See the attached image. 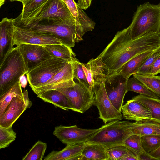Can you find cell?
<instances>
[{"label":"cell","instance_id":"e575fe53","mask_svg":"<svg viewBox=\"0 0 160 160\" xmlns=\"http://www.w3.org/2000/svg\"><path fill=\"white\" fill-rule=\"evenodd\" d=\"M160 56V47L156 49L145 61L137 74H149L151 69L157 59Z\"/></svg>","mask_w":160,"mask_h":160},{"label":"cell","instance_id":"ba28073f","mask_svg":"<svg viewBox=\"0 0 160 160\" xmlns=\"http://www.w3.org/2000/svg\"><path fill=\"white\" fill-rule=\"evenodd\" d=\"M68 98L72 110L83 113L94 105V94L93 90L78 82L72 86L58 88Z\"/></svg>","mask_w":160,"mask_h":160},{"label":"cell","instance_id":"5b68a950","mask_svg":"<svg viewBox=\"0 0 160 160\" xmlns=\"http://www.w3.org/2000/svg\"><path fill=\"white\" fill-rule=\"evenodd\" d=\"M132 123L119 120L111 121L101 127L86 143L100 144L107 149L122 145L124 140L132 135L130 128Z\"/></svg>","mask_w":160,"mask_h":160},{"label":"cell","instance_id":"ab89813d","mask_svg":"<svg viewBox=\"0 0 160 160\" xmlns=\"http://www.w3.org/2000/svg\"><path fill=\"white\" fill-rule=\"evenodd\" d=\"M138 160H156L149 153H139L138 155Z\"/></svg>","mask_w":160,"mask_h":160},{"label":"cell","instance_id":"836d02e7","mask_svg":"<svg viewBox=\"0 0 160 160\" xmlns=\"http://www.w3.org/2000/svg\"><path fill=\"white\" fill-rule=\"evenodd\" d=\"M131 152L122 145L115 146L107 150L108 160H123Z\"/></svg>","mask_w":160,"mask_h":160},{"label":"cell","instance_id":"d590c367","mask_svg":"<svg viewBox=\"0 0 160 160\" xmlns=\"http://www.w3.org/2000/svg\"><path fill=\"white\" fill-rule=\"evenodd\" d=\"M75 64L73 75L74 79H76L78 82L89 88L88 83L82 66V63L76 58H75Z\"/></svg>","mask_w":160,"mask_h":160},{"label":"cell","instance_id":"4316f807","mask_svg":"<svg viewBox=\"0 0 160 160\" xmlns=\"http://www.w3.org/2000/svg\"><path fill=\"white\" fill-rule=\"evenodd\" d=\"M21 87V84L19 81L0 96V117L2 116L7 107L14 97L23 96Z\"/></svg>","mask_w":160,"mask_h":160},{"label":"cell","instance_id":"ee69618b","mask_svg":"<svg viewBox=\"0 0 160 160\" xmlns=\"http://www.w3.org/2000/svg\"><path fill=\"white\" fill-rule=\"evenodd\" d=\"M10 0L12 2H13L14 1H19V2H22V1L23 0Z\"/></svg>","mask_w":160,"mask_h":160},{"label":"cell","instance_id":"cb8c5ba5","mask_svg":"<svg viewBox=\"0 0 160 160\" xmlns=\"http://www.w3.org/2000/svg\"><path fill=\"white\" fill-rule=\"evenodd\" d=\"M86 144L80 160H108L107 149L105 147L98 144Z\"/></svg>","mask_w":160,"mask_h":160},{"label":"cell","instance_id":"f1b7e54d","mask_svg":"<svg viewBox=\"0 0 160 160\" xmlns=\"http://www.w3.org/2000/svg\"><path fill=\"white\" fill-rule=\"evenodd\" d=\"M133 76L143 84L149 90L160 98V76L151 74H135Z\"/></svg>","mask_w":160,"mask_h":160},{"label":"cell","instance_id":"ffe728a7","mask_svg":"<svg viewBox=\"0 0 160 160\" xmlns=\"http://www.w3.org/2000/svg\"><path fill=\"white\" fill-rule=\"evenodd\" d=\"M155 50L144 52L129 60L122 67L118 75H121L128 80L131 75L137 74L145 61Z\"/></svg>","mask_w":160,"mask_h":160},{"label":"cell","instance_id":"d4e9b609","mask_svg":"<svg viewBox=\"0 0 160 160\" xmlns=\"http://www.w3.org/2000/svg\"><path fill=\"white\" fill-rule=\"evenodd\" d=\"M53 58H59L68 62L72 61L76 54L71 48L62 44H52L43 46Z\"/></svg>","mask_w":160,"mask_h":160},{"label":"cell","instance_id":"7a4b0ae2","mask_svg":"<svg viewBox=\"0 0 160 160\" xmlns=\"http://www.w3.org/2000/svg\"><path fill=\"white\" fill-rule=\"evenodd\" d=\"M14 25L38 33L51 35L59 39L62 44L71 48L82 40L87 32L74 19H67L58 17L19 22L13 20Z\"/></svg>","mask_w":160,"mask_h":160},{"label":"cell","instance_id":"9a60e30c","mask_svg":"<svg viewBox=\"0 0 160 160\" xmlns=\"http://www.w3.org/2000/svg\"><path fill=\"white\" fill-rule=\"evenodd\" d=\"M127 80L121 75L116 76L110 82L106 81L105 88L108 96L115 108L121 112L126 90Z\"/></svg>","mask_w":160,"mask_h":160},{"label":"cell","instance_id":"e0dca14e","mask_svg":"<svg viewBox=\"0 0 160 160\" xmlns=\"http://www.w3.org/2000/svg\"><path fill=\"white\" fill-rule=\"evenodd\" d=\"M14 27L13 19L4 18L0 22V63L14 47L12 43Z\"/></svg>","mask_w":160,"mask_h":160},{"label":"cell","instance_id":"3957f363","mask_svg":"<svg viewBox=\"0 0 160 160\" xmlns=\"http://www.w3.org/2000/svg\"><path fill=\"white\" fill-rule=\"evenodd\" d=\"M130 26L132 40L151 33H159L160 3L152 4L146 2L138 6Z\"/></svg>","mask_w":160,"mask_h":160},{"label":"cell","instance_id":"4fadbf2b","mask_svg":"<svg viewBox=\"0 0 160 160\" xmlns=\"http://www.w3.org/2000/svg\"><path fill=\"white\" fill-rule=\"evenodd\" d=\"M59 44H62L61 41L52 36L38 33L15 26L12 43L13 47L14 45L22 44L44 46Z\"/></svg>","mask_w":160,"mask_h":160},{"label":"cell","instance_id":"f6af8a7d","mask_svg":"<svg viewBox=\"0 0 160 160\" xmlns=\"http://www.w3.org/2000/svg\"><path fill=\"white\" fill-rule=\"evenodd\" d=\"M159 33H160V32H159Z\"/></svg>","mask_w":160,"mask_h":160},{"label":"cell","instance_id":"8d00e7d4","mask_svg":"<svg viewBox=\"0 0 160 160\" xmlns=\"http://www.w3.org/2000/svg\"><path fill=\"white\" fill-rule=\"evenodd\" d=\"M47 0H23L21 2L23 9L20 14L23 15L30 13L36 9Z\"/></svg>","mask_w":160,"mask_h":160},{"label":"cell","instance_id":"484cf974","mask_svg":"<svg viewBox=\"0 0 160 160\" xmlns=\"http://www.w3.org/2000/svg\"><path fill=\"white\" fill-rule=\"evenodd\" d=\"M132 98L141 103L151 111L152 120L160 122V99H156L140 94Z\"/></svg>","mask_w":160,"mask_h":160},{"label":"cell","instance_id":"60d3db41","mask_svg":"<svg viewBox=\"0 0 160 160\" xmlns=\"http://www.w3.org/2000/svg\"><path fill=\"white\" fill-rule=\"evenodd\" d=\"M149 154L156 160H160V146L157 149Z\"/></svg>","mask_w":160,"mask_h":160},{"label":"cell","instance_id":"d6a6232c","mask_svg":"<svg viewBox=\"0 0 160 160\" xmlns=\"http://www.w3.org/2000/svg\"><path fill=\"white\" fill-rule=\"evenodd\" d=\"M16 138V133L12 127L5 128L0 127V149L9 146Z\"/></svg>","mask_w":160,"mask_h":160},{"label":"cell","instance_id":"7c38bea8","mask_svg":"<svg viewBox=\"0 0 160 160\" xmlns=\"http://www.w3.org/2000/svg\"><path fill=\"white\" fill-rule=\"evenodd\" d=\"M32 105L27 90L23 92V96L14 97L0 117V127L5 128L12 127L23 112Z\"/></svg>","mask_w":160,"mask_h":160},{"label":"cell","instance_id":"8992f818","mask_svg":"<svg viewBox=\"0 0 160 160\" xmlns=\"http://www.w3.org/2000/svg\"><path fill=\"white\" fill-rule=\"evenodd\" d=\"M55 17L67 19H74L62 0H47L32 12L23 15L20 14L13 19L15 21L25 22Z\"/></svg>","mask_w":160,"mask_h":160},{"label":"cell","instance_id":"83f0119b","mask_svg":"<svg viewBox=\"0 0 160 160\" xmlns=\"http://www.w3.org/2000/svg\"><path fill=\"white\" fill-rule=\"evenodd\" d=\"M127 92L132 91L149 97L160 99L156 94L149 90L143 84L133 77L129 78L126 83Z\"/></svg>","mask_w":160,"mask_h":160},{"label":"cell","instance_id":"f546056e","mask_svg":"<svg viewBox=\"0 0 160 160\" xmlns=\"http://www.w3.org/2000/svg\"><path fill=\"white\" fill-rule=\"evenodd\" d=\"M122 145L132 151L138 158L139 153H147L142 147L141 136L139 135L132 134L129 135L124 140Z\"/></svg>","mask_w":160,"mask_h":160},{"label":"cell","instance_id":"4dcf8cb0","mask_svg":"<svg viewBox=\"0 0 160 160\" xmlns=\"http://www.w3.org/2000/svg\"><path fill=\"white\" fill-rule=\"evenodd\" d=\"M47 148V144L38 140L32 146L22 160H42Z\"/></svg>","mask_w":160,"mask_h":160},{"label":"cell","instance_id":"b9f144b4","mask_svg":"<svg viewBox=\"0 0 160 160\" xmlns=\"http://www.w3.org/2000/svg\"><path fill=\"white\" fill-rule=\"evenodd\" d=\"M20 82L22 87L25 88L27 84V81L24 75L22 76L20 79Z\"/></svg>","mask_w":160,"mask_h":160},{"label":"cell","instance_id":"5bb4252c","mask_svg":"<svg viewBox=\"0 0 160 160\" xmlns=\"http://www.w3.org/2000/svg\"><path fill=\"white\" fill-rule=\"evenodd\" d=\"M17 46L24 60L28 72L44 61L52 58L43 46L31 44H22Z\"/></svg>","mask_w":160,"mask_h":160},{"label":"cell","instance_id":"52a82bcc","mask_svg":"<svg viewBox=\"0 0 160 160\" xmlns=\"http://www.w3.org/2000/svg\"><path fill=\"white\" fill-rule=\"evenodd\" d=\"M69 62L59 58H51L32 68L26 74L31 88L46 82Z\"/></svg>","mask_w":160,"mask_h":160},{"label":"cell","instance_id":"74e56055","mask_svg":"<svg viewBox=\"0 0 160 160\" xmlns=\"http://www.w3.org/2000/svg\"><path fill=\"white\" fill-rule=\"evenodd\" d=\"M160 73V56L154 62L150 70V74L156 75Z\"/></svg>","mask_w":160,"mask_h":160},{"label":"cell","instance_id":"603a6c76","mask_svg":"<svg viewBox=\"0 0 160 160\" xmlns=\"http://www.w3.org/2000/svg\"><path fill=\"white\" fill-rule=\"evenodd\" d=\"M130 129L131 134L160 135V122L150 119L135 121Z\"/></svg>","mask_w":160,"mask_h":160},{"label":"cell","instance_id":"7bdbcfd3","mask_svg":"<svg viewBox=\"0 0 160 160\" xmlns=\"http://www.w3.org/2000/svg\"><path fill=\"white\" fill-rule=\"evenodd\" d=\"M5 0H0V7H1L5 3Z\"/></svg>","mask_w":160,"mask_h":160},{"label":"cell","instance_id":"6da1fadb","mask_svg":"<svg viewBox=\"0 0 160 160\" xmlns=\"http://www.w3.org/2000/svg\"><path fill=\"white\" fill-rule=\"evenodd\" d=\"M130 26L119 31L105 49L97 57L107 73L108 82L118 75L123 65L129 60L144 51L142 44L132 40Z\"/></svg>","mask_w":160,"mask_h":160},{"label":"cell","instance_id":"30bf717a","mask_svg":"<svg viewBox=\"0 0 160 160\" xmlns=\"http://www.w3.org/2000/svg\"><path fill=\"white\" fill-rule=\"evenodd\" d=\"M100 129H85L79 128L76 125H60L55 128L53 134L63 143L76 145L86 142Z\"/></svg>","mask_w":160,"mask_h":160},{"label":"cell","instance_id":"9c48e42d","mask_svg":"<svg viewBox=\"0 0 160 160\" xmlns=\"http://www.w3.org/2000/svg\"><path fill=\"white\" fill-rule=\"evenodd\" d=\"M106 82L95 85L93 89L94 94V105L98 110V118L105 124L114 120H122L124 118L121 112L115 108L109 99L105 89Z\"/></svg>","mask_w":160,"mask_h":160},{"label":"cell","instance_id":"7402d4cb","mask_svg":"<svg viewBox=\"0 0 160 160\" xmlns=\"http://www.w3.org/2000/svg\"><path fill=\"white\" fill-rule=\"evenodd\" d=\"M37 95L45 102L51 103L55 107L65 110H72V105L67 97L56 90L47 91Z\"/></svg>","mask_w":160,"mask_h":160},{"label":"cell","instance_id":"2e32d148","mask_svg":"<svg viewBox=\"0 0 160 160\" xmlns=\"http://www.w3.org/2000/svg\"><path fill=\"white\" fill-rule=\"evenodd\" d=\"M82 65L91 90L95 85L107 80V73L98 58L91 59L87 63H82Z\"/></svg>","mask_w":160,"mask_h":160},{"label":"cell","instance_id":"277c9868","mask_svg":"<svg viewBox=\"0 0 160 160\" xmlns=\"http://www.w3.org/2000/svg\"><path fill=\"white\" fill-rule=\"evenodd\" d=\"M28 72L23 57L17 46L14 47L0 63V96Z\"/></svg>","mask_w":160,"mask_h":160},{"label":"cell","instance_id":"ac0fdd59","mask_svg":"<svg viewBox=\"0 0 160 160\" xmlns=\"http://www.w3.org/2000/svg\"><path fill=\"white\" fill-rule=\"evenodd\" d=\"M121 112L124 118L128 120L138 121L152 119L151 111L133 98L122 105Z\"/></svg>","mask_w":160,"mask_h":160},{"label":"cell","instance_id":"d6986e66","mask_svg":"<svg viewBox=\"0 0 160 160\" xmlns=\"http://www.w3.org/2000/svg\"><path fill=\"white\" fill-rule=\"evenodd\" d=\"M86 143L76 145H66L60 151H53L46 156L44 160H80Z\"/></svg>","mask_w":160,"mask_h":160},{"label":"cell","instance_id":"1f68e13d","mask_svg":"<svg viewBox=\"0 0 160 160\" xmlns=\"http://www.w3.org/2000/svg\"><path fill=\"white\" fill-rule=\"evenodd\" d=\"M141 141L144 150L148 153L155 150L160 146V135L142 136Z\"/></svg>","mask_w":160,"mask_h":160},{"label":"cell","instance_id":"f35d334b","mask_svg":"<svg viewBox=\"0 0 160 160\" xmlns=\"http://www.w3.org/2000/svg\"><path fill=\"white\" fill-rule=\"evenodd\" d=\"M92 0H78V5L82 10L87 9L91 5Z\"/></svg>","mask_w":160,"mask_h":160},{"label":"cell","instance_id":"44dd1931","mask_svg":"<svg viewBox=\"0 0 160 160\" xmlns=\"http://www.w3.org/2000/svg\"><path fill=\"white\" fill-rule=\"evenodd\" d=\"M66 4L73 18L83 27L87 32L92 31L95 23L75 2L74 0H62Z\"/></svg>","mask_w":160,"mask_h":160},{"label":"cell","instance_id":"8fae6325","mask_svg":"<svg viewBox=\"0 0 160 160\" xmlns=\"http://www.w3.org/2000/svg\"><path fill=\"white\" fill-rule=\"evenodd\" d=\"M75 58L72 61L68 62L62 69L49 81L39 86L32 88L34 92L37 95L47 91L74 85L76 83L73 76Z\"/></svg>","mask_w":160,"mask_h":160}]
</instances>
